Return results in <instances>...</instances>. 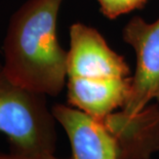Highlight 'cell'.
<instances>
[{
	"label": "cell",
	"instance_id": "2",
	"mask_svg": "<svg viewBox=\"0 0 159 159\" xmlns=\"http://www.w3.org/2000/svg\"><path fill=\"white\" fill-rule=\"evenodd\" d=\"M45 97L13 83L0 64V133L7 138L11 153L55 154L57 120Z\"/></svg>",
	"mask_w": 159,
	"mask_h": 159
},
{
	"label": "cell",
	"instance_id": "5",
	"mask_svg": "<svg viewBox=\"0 0 159 159\" xmlns=\"http://www.w3.org/2000/svg\"><path fill=\"white\" fill-rule=\"evenodd\" d=\"M72 148V159H109L118 154V144L104 117H94L72 106L57 104L52 108Z\"/></svg>",
	"mask_w": 159,
	"mask_h": 159
},
{
	"label": "cell",
	"instance_id": "9",
	"mask_svg": "<svg viewBox=\"0 0 159 159\" xmlns=\"http://www.w3.org/2000/svg\"><path fill=\"white\" fill-rule=\"evenodd\" d=\"M109 159H119V157H118L117 154H115V155H113V156H111Z\"/></svg>",
	"mask_w": 159,
	"mask_h": 159
},
{
	"label": "cell",
	"instance_id": "6",
	"mask_svg": "<svg viewBox=\"0 0 159 159\" xmlns=\"http://www.w3.org/2000/svg\"><path fill=\"white\" fill-rule=\"evenodd\" d=\"M131 77L85 79L67 78V97L70 106L94 117H105L122 108L130 90Z\"/></svg>",
	"mask_w": 159,
	"mask_h": 159
},
{
	"label": "cell",
	"instance_id": "4",
	"mask_svg": "<svg viewBox=\"0 0 159 159\" xmlns=\"http://www.w3.org/2000/svg\"><path fill=\"white\" fill-rule=\"evenodd\" d=\"M70 77L127 78L130 70L123 57L115 52L96 29L75 23L70 28L67 78Z\"/></svg>",
	"mask_w": 159,
	"mask_h": 159
},
{
	"label": "cell",
	"instance_id": "3",
	"mask_svg": "<svg viewBox=\"0 0 159 159\" xmlns=\"http://www.w3.org/2000/svg\"><path fill=\"white\" fill-rule=\"evenodd\" d=\"M123 39L136 52L137 68L121 111L134 116L151 101L156 100L159 104V19L147 23L134 16L124 27Z\"/></svg>",
	"mask_w": 159,
	"mask_h": 159
},
{
	"label": "cell",
	"instance_id": "1",
	"mask_svg": "<svg viewBox=\"0 0 159 159\" xmlns=\"http://www.w3.org/2000/svg\"><path fill=\"white\" fill-rule=\"evenodd\" d=\"M63 1H26L11 18L3 43L6 76L24 89L45 96H57L67 81L68 52L57 36Z\"/></svg>",
	"mask_w": 159,
	"mask_h": 159
},
{
	"label": "cell",
	"instance_id": "8",
	"mask_svg": "<svg viewBox=\"0 0 159 159\" xmlns=\"http://www.w3.org/2000/svg\"><path fill=\"white\" fill-rule=\"evenodd\" d=\"M0 159H63L56 157L55 154H45V155H36V156H23L13 153H1L0 152ZM72 159V158H71Z\"/></svg>",
	"mask_w": 159,
	"mask_h": 159
},
{
	"label": "cell",
	"instance_id": "7",
	"mask_svg": "<svg viewBox=\"0 0 159 159\" xmlns=\"http://www.w3.org/2000/svg\"><path fill=\"white\" fill-rule=\"evenodd\" d=\"M101 6V11L109 19H116L118 16L128 13L134 9L144 6L147 0H98Z\"/></svg>",
	"mask_w": 159,
	"mask_h": 159
}]
</instances>
